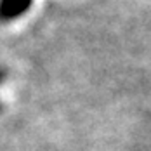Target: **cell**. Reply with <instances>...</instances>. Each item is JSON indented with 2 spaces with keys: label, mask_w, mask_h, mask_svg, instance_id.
I'll return each instance as SVG.
<instances>
[{
  "label": "cell",
  "mask_w": 151,
  "mask_h": 151,
  "mask_svg": "<svg viewBox=\"0 0 151 151\" xmlns=\"http://www.w3.org/2000/svg\"><path fill=\"white\" fill-rule=\"evenodd\" d=\"M33 0H0V23H9L28 12Z\"/></svg>",
  "instance_id": "1"
},
{
  "label": "cell",
  "mask_w": 151,
  "mask_h": 151,
  "mask_svg": "<svg viewBox=\"0 0 151 151\" xmlns=\"http://www.w3.org/2000/svg\"><path fill=\"white\" fill-rule=\"evenodd\" d=\"M2 80H4V71L0 70V82H2Z\"/></svg>",
  "instance_id": "2"
}]
</instances>
